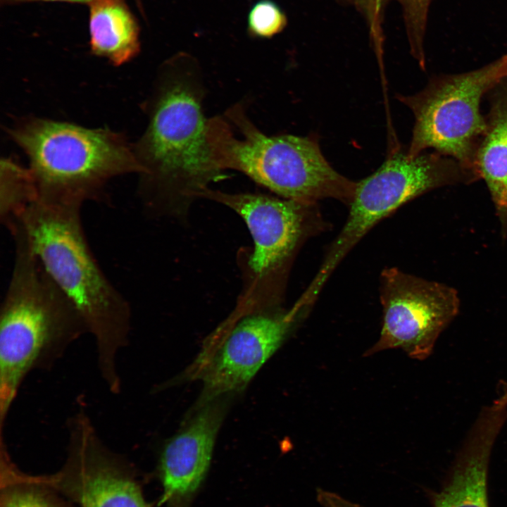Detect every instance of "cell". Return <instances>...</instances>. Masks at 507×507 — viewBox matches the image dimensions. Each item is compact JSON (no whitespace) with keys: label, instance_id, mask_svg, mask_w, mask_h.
Returning <instances> with one entry per match:
<instances>
[{"label":"cell","instance_id":"cell-14","mask_svg":"<svg viewBox=\"0 0 507 507\" xmlns=\"http://www.w3.org/2000/svg\"><path fill=\"white\" fill-rule=\"evenodd\" d=\"M92 54L119 66L140 52V26L125 0H94L88 5Z\"/></svg>","mask_w":507,"mask_h":507},{"label":"cell","instance_id":"cell-11","mask_svg":"<svg viewBox=\"0 0 507 507\" xmlns=\"http://www.w3.org/2000/svg\"><path fill=\"white\" fill-rule=\"evenodd\" d=\"M67 462L51 475L35 481L67 496L80 507H149L139 484L99 439L82 411L68 422Z\"/></svg>","mask_w":507,"mask_h":507},{"label":"cell","instance_id":"cell-9","mask_svg":"<svg viewBox=\"0 0 507 507\" xmlns=\"http://www.w3.org/2000/svg\"><path fill=\"white\" fill-rule=\"evenodd\" d=\"M301 318L292 308L263 310L222 327L204 344L185 375L203 382L194 409L244 389Z\"/></svg>","mask_w":507,"mask_h":507},{"label":"cell","instance_id":"cell-21","mask_svg":"<svg viewBox=\"0 0 507 507\" xmlns=\"http://www.w3.org/2000/svg\"><path fill=\"white\" fill-rule=\"evenodd\" d=\"M317 499L323 507H361L337 494L322 489L317 491Z\"/></svg>","mask_w":507,"mask_h":507},{"label":"cell","instance_id":"cell-22","mask_svg":"<svg viewBox=\"0 0 507 507\" xmlns=\"http://www.w3.org/2000/svg\"><path fill=\"white\" fill-rule=\"evenodd\" d=\"M93 1L94 0H0V4L1 6H13L31 2H64L70 4H83L87 6ZM133 1L135 2L137 8L142 14L143 17L146 18L142 0Z\"/></svg>","mask_w":507,"mask_h":507},{"label":"cell","instance_id":"cell-18","mask_svg":"<svg viewBox=\"0 0 507 507\" xmlns=\"http://www.w3.org/2000/svg\"><path fill=\"white\" fill-rule=\"evenodd\" d=\"M401 6L413 56L425 66L424 39L432 0H396Z\"/></svg>","mask_w":507,"mask_h":507},{"label":"cell","instance_id":"cell-23","mask_svg":"<svg viewBox=\"0 0 507 507\" xmlns=\"http://www.w3.org/2000/svg\"><path fill=\"white\" fill-rule=\"evenodd\" d=\"M501 403L507 405V391L505 392L500 397L497 399Z\"/></svg>","mask_w":507,"mask_h":507},{"label":"cell","instance_id":"cell-17","mask_svg":"<svg viewBox=\"0 0 507 507\" xmlns=\"http://www.w3.org/2000/svg\"><path fill=\"white\" fill-rule=\"evenodd\" d=\"M37 196L28 168H24L11 158L2 159L0 174V220L11 226Z\"/></svg>","mask_w":507,"mask_h":507},{"label":"cell","instance_id":"cell-4","mask_svg":"<svg viewBox=\"0 0 507 507\" xmlns=\"http://www.w3.org/2000/svg\"><path fill=\"white\" fill-rule=\"evenodd\" d=\"M207 139L218 168L239 171L283 199L317 204L333 199L349 206L356 182L337 172L311 137L269 136L251 120L242 102L208 118Z\"/></svg>","mask_w":507,"mask_h":507},{"label":"cell","instance_id":"cell-2","mask_svg":"<svg viewBox=\"0 0 507 507\" xmlns=\"http://www.w3.org/2000/svg\"><path fill=\"white\" fill-rule=\"evenodd\" d=\"M81 207L35 201L17 220L45 270L82 315L95 341L101 377L118 394L121 380L116 361L129 342L131 308L89 246Z\"/></svg>","mask_w":507,"mask_h":507},{"label":"cell","instance_id":"cell-15","mask_svg":"<svg viewBox=\"0 0 507 507\" xmlns=\"http://www.w3.org/2000/svg\"><path fill=\"white\" fill-rule=\"evenodd\" d=\"M477 173L489 188L500 224L507 237V105L494 108L476 157Z\"/></svg>","mask_w":507,"mask_h":507},{"label":"cell","instance_id":"cell-12","mask_svg":"<svg viewBox=\"0 0 507 507\" xmlns=\"http://www.w3.org/2000/svg\"><path fill=\"white\" fill-rule=\"evenodd\" d=\"M225 397L194 409L183 427L164 444L158 473L168 507H189L208 470L225 413Z\"/></svg>","mask_w":507,"mask_h":507},{"label":"cell","instance_id":"cell-6","mask_svg":"<svg viewBox=\"0 0 507 507\" xmlns=\"http://www.w3.org/2000/svg\"><path fill=\"white\" fill-rule=\"evenodd\" d=\"M472 177L445 167L435 156L392 154L373 174L356 182L346 220L329 246L308 285L319 294L340 263L381 220L420 195L444 185L469 182Z\"/></svg>","mask_w":507,"mask_h":507},{"label":"cell","instance_id":"cell-7","mask_svg":"<svg viewBox=\"0 0 507 507\" xmlns=\"http://www.w3.org/2000/svg\"><path fill=\"white\" fill-rule=\"evenodd\" d=\"M506 77L507 54L476 70L436 80L415 95L399 96L415 116L408 156L432 148L470 169L473 144L487 128L480 113V99Z\"/></svg>","mask_w":507,"mask_h":507},{"label":"cell","instance_id":"cell-13","mask_svg":"<svg viewBox=\"0 0 507 507\" xmlns=\"http://www.w3.org/2000/svg\"><path fill=\"white\" fill-rule=\"evenodd\" d=\"M507 408L493 403L480 412L462 446L434 507H488L487 473L494 444Z\"/></svg>","mask_w":507,"mask_h":507},{"label":"cell","instance_id":"cell-19","mask_svg":"<svg viewBox=\"0 0 507 507\" xmlns=\"http://www.w3.org/2000/svg\"><path fill=\"white\" fill-rule=\"evenodd\" d=\"M287 18L272 0H260L251 8L247 18V34L254 39H270L286 27Z\"/></svg>","mask_w":507,"mask_h":507},{"label":"cell","instance_id":"cell-10","mask_svg":"<svg viewBox=\"0 0 507 507\" xmlns=\"http://www.w3.org/2000/svg\"><path fill=\"white\" fill-rule=\"evenodd\" d=\"M379 287L382 330L378 341L365 356L401 349L413 359L427 358L440 334L459 312L457 291L394 267L382 270Z\"/></svg>","mask_w":507,"mask_h":507},{"label":"cell","instance_id":"cell-8","mask_svg":"<svg viewBox=\"0 0 507 507\" xmlns=\"http://www.w3.org/2000/svg\"><path fill=\"white\" fill-rule=\"evenodd\" d=\"M198 197L223 204L244 220L254 242L249 259L252 280L255 286L265 287L273 302L280 299L299 249L327 227L317 204L263 194L225 193L210 188Z\"/></svg>","mask_w":507,"mask_h":507},{"label":"cell","instance_id":"cell-16","mask_svg":"<svg viewBox=\"0 0 507 507\" xmlns=\"http://www.w3.org/2000/svg\"><path fill=\"white\" fill-rule=\"evenodd\" d=\"M1 493L0 507H68L55 491L19 471L1 443Z\"/></svg>","mask_w":507,"mask_h":507},{"label":"cell","instance_id":"cell-3","mask_svg":"<svg viewBox=\"0 0 507 507\" xmlns=\"http://www.w3.org/2000/svg\"><path fill=\"white\" fill-rule=\"evenodd\" d=\"M10 281L0 311V425L4 429L20 386L30 372L50 368L88 332L80 311L45 270L20 223Z\"/></svg>","mask_w":507,"mask_h":507},{"label":"cell","instance_id":"cell-1","mask_svg":"<svg viewBox=\"0 0 507 507\" xmlns=\"http://www.w3.org/2000/svg\"><path fill=\"white\" fill-rule=\"evenodd\" d=\"M205 95L193 56L179 53L159 67L144 103L146 127L133 146L140 167L138 193L149 210L187 204L223 176L207 139Z\"/></svg>","mask_w":507,"mask_h":507},{"label":"cell","instance_id":"cell-20","mask_svg":"<svg viewBox=\"0 0 507 507\" xmlns=\"http://www.w3.org/2000/svg\"><path fill=\"white\" fill-rule=\"evenodd\" d=\"M353 1L365 16L374 46L377 53H381L383 43L384 0H353Z\"/></svg>","mask_w":507,"mask_h":507},{"label":"cell","instance_id":"cell-5","mask_svg":"<svg viewBox=\"0 0 507 507\" xmlns=\"http://www.w3.org/2000/svg\"><path fill=\"white\" fill-rule=\"evenodd\" d=\"M9 134L29 160L37 201L42 204L82 206L99 198L111 179L140 172L133 146L107 128L28 118Z\"/></svg>","mask_w":507,"mask_h":507}]
</instances>
